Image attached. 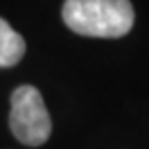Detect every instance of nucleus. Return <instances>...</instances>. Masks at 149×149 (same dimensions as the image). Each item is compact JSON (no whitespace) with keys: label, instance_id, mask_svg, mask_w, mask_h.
I'll use <instances>...</instances> for the list:
<instances>
[{"label":"nucleus","instance_id":"obj_1","mask_svg":"<svg viewBox=\"0 0 149 149\" xmlns=\"http://www.w3.org/2000/svg\"><path fill=\"white\" fill-rule=\"evenodd\" d=\"M62 19L77 35L118 39L134 27L130 0H66Z\"/></svg>","mask_w":149,"mask_h":149},{"label":"nucleus","instance_id":"obj_2","mask_svg":"<svg viewBox=\"0 0 149 149\" xmlns=\"http://www.w3.org/2000/svg\"><path fill=\"white\" fill-rule=\"evenodd\" d=\"M10 101V128L16 139L29 147L43 145L50 138L52 122L39 89L33 85H19Z\"/></svg>","mask_w":149,"mask_h":149},{"label":"nucleus","instance_id":"obj_3","mask_svg":"<svg viewBox=\"0 0 149 149\" xmlns=\"http://www.w3.org/2000/svg\"><path fill=\"white\" fill-rule=\"evenodd\" d=\"M25 54V41L10 23L0 17V68L16 66Z\"/></svg>","mask_w":149,"mask_h":149}]
</instances>
